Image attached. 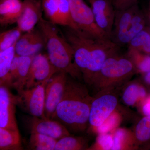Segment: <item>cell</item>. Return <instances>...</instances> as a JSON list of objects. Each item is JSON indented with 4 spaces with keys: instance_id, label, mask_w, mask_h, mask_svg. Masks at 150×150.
<instances>
[{
    "instance_id": "5",
    "label": "cell",
    "mask_w": 150,
    "mask_h": 150,
    "mask_svg": "<svg viewBox=\"0 0 150 150\" xmlns=\"http://www.w3.org/2000/svg\"><path fill=\"white\" fill-rule=\"evenodd\" d=\"M69 3L72 18L79 30L94 39L110 38L98 26L91 7L83 0H69Z\"/></svg>"
},
{
    "instance_id": "21",
    "label": "cell",
    "mask_w": 150,
    "mask_h": 150,
    "mask_svg": "<svg viewBox=\"0 0 150 150\" xmlns=\"http://www.w3.org/2000/svg\"><path fill=\"white\" fill-rule=\"evenodd\" d=\"M88 140L83 136L71 135L58 140L55 146V150H88Z\"/></svg>"
},
{
    "instance_id": "17",
    "label": "cell",
    "mask_w": 150,
    "mask_h": 150,
    "mask_svg": "<svg viewBox=\"0 0 150 150\" xmlns=\"http://www.w3.org/2000/svg\"><path fill=\"white\" fill-rule=\"evenodd\" d=\"M138 4L124 10H115L111 40L118 46L123 45L124 39L134 13L139 8Z\"/></svg>"
},
{
    "instance_id": "11",
    "label": "cell",
    "mask_w": 150,
    "mask_h": 150,
    "mask_svg": "<svg viewBox=\"0 0 150 150\" xmlns=\"http://www.w3.org/2000/svg\"><path fill=\"white\" fill-rule=\"evenodd\" d=\"M60 72L51 64L48 55L39 54L33 58L25 88H30L49 80Z\"/></svg>"
},
{
    "instance_id": "26",
    "label": "cell",
    "mask_w": 150,
    "mask_h": 150,
    "mask_svg": "<svg viewBox=\"0 0 150 150\" xmlns=\"http://www.w3.org/2000/svg\"><path fill=\"white\" fill-rule=\"evenodd\" d=\"M146 27L144 14L139 8L135 12L131 20V24L124 39L123 45H128L134 36Z\"/></svg>"
},
{
    "instance_id": "32",
    "label": "cell",
    "mask_w": 150,
    "mask_h": 150,
    "mask_svg": "<svg viewBox=\"0 0 150 150\" xmlns=\"http://www.w3.org/2000/svg\"><path fill=\"white\" fill-rule=\"evenodd\" d=\"M59 0H43L42 7L46 17L54 24H58Z\"/></svg>"
},
{
    "instance_id": "27",
    "label": "cell",
    "mask_w": 150,
    "mask_h": 150,
    "mask_svg": "<svg viewBox=\"0 0 150 150\" xmlns=\"http://www.w3.org/2000/svg\"><path fill=\"white\" fill-rule=\"evenodd\" d=\"M58 140L46 135L39 134H31L29 142L30 149L53 150Z\"/></svg>"
},
{
    "instance_id": "33",
    "label": "cell",
    "mask_w": 150,
    "mask_h": 150,
    "mask_svg": "<svg viewBox=\"0 0 150 150\" xmlns=\"http://www.w3.org/2000/svg\"><path fill=\"white\" fill-rule=\"evenodd\" d=\"M150 35L149 27H146L134 36L128 44V48L140 51L143 44Z\"/></svg>"
},
{
    "instance_id": "3",
    "label": "cell",
    "mask_w": 150,
    "mask_h": 150,
    "mask_svg": "<svg viewBox=\"0 0 150 150\" xmlns=\"http://www.w3.org/2000/svg\"><path fill=\"white\" fill-rule=\"evenodd\" d=\"M137 74L130 59L119 51L108 57L90 86L96 91L120 87Z\"/></svg>"
},
{
    "instance_id": "1",
    "label": "cell",
    "mask_w": 150,
    "mask_h": 150,
    "mask_svg": "<svg viewBox=\"0 0 150 150\" xmlns=\"http://www.w3.org/2000/svg\"><path fill=\"white\" fill-rule=\"evenodd\" d=\"M93 100L86 85L68 76L63 97L51 119L62 123L70 132L85 133Z\"/></svg>"
},
{
    "instance_id": "18",
    "label": "cell",
    "mask_w": 150,
    "mask_h": 150,
    "mask_svg": "<svg viewBox=\"0 0 150 150\" xmlns=\"http://www.w3.org/2000/svg\"><path fill=\"white\" fill-rule=\"evenodd\" d=\"M23 8L20 0H1L0 23L6 25L17 22Z\"/></svg>"
},
{
    "instance_id": "23",
    "label": "cell",
    "mask_w": 150,
    "mask_h": 150,
    "mask_svg": "<svg viewBox=\"0 0 150 150\" xmlns=\"http://www.w3.org/2000/svg\"><path fill=\"white\" fill-rule=\"evenodd\" d=\"M19 130L0 127V150H22Z\"/></svg>"
},
{
    "instance_id": "16",
    "label": "cell",
    "mask_w": 150,
    "mask_h": 150,
    "mask_svg": "<svg viewBox=\"0 0 150 150\" xmlns=\"http://www.w3.org/2000/svg\"><path fill=\"white\" fill-rule=\"evenodd\" d=\"M21 15L17 22V27L22 32H30L42 17L41 4L36 0H25Z\"/></svg>"
},
{
    "instance_id": "8",
    "label": "cell",
    "mask_w": 150,
    "mask_h": 150,
    "mask_svg": "<svg viewBox=\"0 0 150 150\" xmlns=\"http://www.w3.org/2000/svg\"><path fill=\"white\" fill-rule=\"evenodd\" d=\"M49 80L22 91L16 96L17 105L31 116L47 118L44 114L45 89Z\"/></svg>"
},
{
    "instance_id": "4",
    "label": "cell",
    "mask_w": 150,
    "mask_h": 150,
    "mask_svg": "<svg viewBox=\"0 0 150 150\" xmlns=\"http://www.w3.org/2000/svg\"><path fill=\"white\" fill-rule=\"evenodd\" d=\"M121 87L103 90L94 96L87 132L95 134L97 129L117 109Z\"/></svg>"
},
{
    "instance_id": "20",
    "label": "cell",
    "mask_w": 150,
    "mask_h": 150,
    "mask_svg": "<svg viewBox=\"0 0 150 150\" xmlns=\"http://www.w3.org/2000/svg\"><path fill=\"white\" fill-rule=\"evenodd\" d=\"M132 131L138 150L150 143V116H143L137 121Z\"/></svg>"
},
{
    "instance_id": "2",
    "label": "cell",
    "mask_w": 150,
    "mask_h": 150,
    "mask_svg": "<svg viewBox=\"0 0 150 150\" xmlns=\"http://www.w3.org/2000/svg\"><path fill=\"white\" fill-rule=\"evenodd\" d=\"M39 29L44 37L50 62L60 71L64 72L75 79L81 81L82 76L75 64L73 48L67 39L62 38L54 23L41 17Z\"/></svg>"
},
{
    "instance_id": "24",
    "label": "cell",
    "mask_w": 150,
    "mask_h": 150,
    "mask_svg": "<svg viewBox=\"0 0 150 150\" xmlns=\"http://www.w3.org/2000/svg\"><path fill=\"white\" fill-rule=\"evenodd\" d=\"M126 55L133 63L137 74L141 75L150 71V55L128 48Z\"/></svg>"
},
{
    "instance_id": "34",
    "label": "cell",
    "mask_w": 150,
    "mask_h": 150,
    "mask_svg": "<svg viewBox=\"0 0 150 150\" xmlns=\"http://www.w3.org/2000/svg\"><path fill=\"white\" fill-rule=\"evenodd\" d=\"M19 56L16 54L14 57L9 74L8 87H11L16 80L18 69Z\"/></svg>"
},
{
    "instance_id": "28",
    "label": "cell",
    "mask_w": 150,
    "mask_h": 150,
    "mask_svg": "<svg viewBox=\"0 0 150 150\" xmlns=\"http://www.w3.org/2000/svg\"><path fill=\"white\" fill-rule=\"evenodd\" d=\"M58 24L79 30L73 21L70 11L69 0H59L58 13Z\"/></svg>"
},
{
    "instance_id": "7",
    "label": "cell",
    "mask_w": 150,
    "mask_h": 150,
    "mask_svg": "<svg viewBox=\"0 0 150 150\" xmlns=\"http://www.w3.org/2000/svg\"><path fill=\"white\" fill-rule=\"evenodd\" d=\"M66 38L74 51L75 64L81 74H85L94 38L90 37L80 30L69 28L65 33Z\"/></svg>"
},
{
    "instance_id": "19",
    "label": "cell",
    "mask_w": 150,
    "mask_h": 150,
    "mask_svg": "<svg viewBox=\"0 0 150 150\" xmlns=\"http://www.w3.org/2000/svg\"><path fill=\"white\" fill-rule=\"evenodd\" d=\"M111 133L113 139V144L111 150H138L135 144L132 130L119 127Z\"/></svg>"
},
{
    "instance_id": "9",
    "label": "cell",
    "mask_w": 150,
    "mask_h": 150,
    "mask_svg": "<svg viewBox=\"0 0 150 150\" xmlns=\"http://www.w3.org/2000/svg\"><path fill=\"white\" fill-rule=\"evenodd\" d=\"M68 75L64 72H59L51 78L46 85L44 114L47 119H52L63 97Z\"/></svg>"
},
{
    "instance_id": "29",
    "label": "cell",
    "mask_w": 150,
    "mask_h": 150,
    "mask_svg": "<svg viewBox=\"0 0 150 150\" xmlns=\"http://www.w3.org/2000/svg\"><path fill=\"white\" fill-rule=\"evenodd\" d=\"M123 120L122 112L119 109V105L117 109L100 126L96 131V134L109 133L112 132L116 128L119 127Z\"/></svg>"
},
{
    "instance_id": "35",
    "label": "cell",
    "mask_w": 150,
    "mask_h": 150,
    "mask_svg": "<svg viewBox=\"0 0 150 150\" xmlns=\"http://www.w3.org/2000/svg\"><path fill=\"white\" fill-rule=\"evenodd\" d=\"M115 10H124L138 4V0H112Z\"/></svg>"
},
{
    "instance_id": "31",
    "label": "cell",
    "mask_w": 150,
    "mask_h": 150,
    "mask_svg": "<svg viewBox=\"0 0 150 150\" xmlns=\"http://www.w3.org/2000/svg\"><path fill=\"white\" fill-rule=\"evenodd\" d=\"M95 142L88 150H111L113 139L111 132L97 134Z\"/></svg>"
},
{
    "instance_id": "37",
    "label": "cell",
    "mask_w": 150,
    "mask_h": 150,
    "mask_svg": "<svg viewBox=\"0 0 150 150\" xmlns=\"http://www.w3.org/2000/svg\"><path fill=\"white\" fill-rule=\"evenodd\" d=\"M139 79L150 92V71L141 75Z\"/></svg>"
},
{
    "instance_id": "39",
    "label": "cell",
    "mask_w": 150,
    "mask_h": 150,
    "mask_svg": "<svg viewBox=\"0 0 150 150\" xmlns=\"http://www.w3.org/2000/svg\"><path fill=\"white\" fill-rule=\"evenodd\" d=\"M149 16L150 18V0H149Z\"/></svg>"
},
{
    "instance_id": "38",
    "label": "cell",
    "mask_w": 150,
    "mask_h": 150,
    "mask_svg": "<svg viewBox=\"0 0 150 150\" xmlns=\"http://www.w3.org/2000/svg\"><path fill=\"white\" fill-rule=\"evenodd\" d=\"M141 150H150V142L140 149Z\"/></svg>"
},
{
    "instance_id": "10",
    "label": "cell",
    "mask_w": 150,
    "mask_h": 150,
    "mask_svg": "<svg viewBox=\"0 0 150 150\" xmlns=\"http://www.w3.org/2000/svg\"><path fill=\"white\" fill-rule=\"evenodd\" d=\"M25 118V125L30 134H43L57 140L71 135L64 125L56 120L34 116Z\"/></svg>"
},
{
    "instance_id": "13",
    "label": "cell",
    "mask_w": 150,
    "mask_h": 150,
    "mask_svg": "<svg viewBox=\"0 0 150 150\" xmlns=\"http://www.w3.org/2000/svg\"><path fill=\"white\" fill-rule=\"evenodd\" d=\"M16 97L11 93L8 87L0 86V127L18 130L16 119Z\"/></svg>"
},
{
    "instance_id": "14",
    "label": "cell",
    "mask_w": 150,
    "mask_h": 150,
    "mask_svg": "<svg viewBox=\"0 0 150 150\" xmlns=\"http://www.w3.org/2000/svg\"><path fill=\"white\" fill-rule=\"evenodd\" d=\"M45 40L40 30H33L21 35L15 46L16 54L18 56H34L43 48Z\"/></svg>"
},
{
    "instance_id": "12",
    "label": "cell",
    "mask_w": 150,
    "mask_h": 150,
    "mask_svg": "<svg viewBox=\"0 0 150 150\" xmlns=\"http://www.w3.org/2000/svg\"><path fill=\"white\" fill-rule=\"evenodd\" d=\"M98 27L111 38L115 9L112 0H88Z\"/></svg>"
},
{
    "instance_id": "25",
    "label": "cell",
    "mask_w": 150,
    "mask_h": 150,
    "mask_svg": "<svg viewBox=\"0 0 150 150\" xmlns=\"http://www.w3.org/2000/svg\"><path fill=\"white\" fill-rule=\"evenodd\" d=\"M15 44L4 51H0V84L8 87L9 74L15 56Z\"/></svg>"
},
{
    "instance_id": "22",
    "label": "cell",
    "mask_w": 150,
    "mask_h": 150,
    "mask_svg": "<svg viewBox=\"0 0 150 150\" xmlns=\"http://www.w3.org/2000/svg\"><path fill=\"white\" fill-rule=\"evenodd\" d=\"M34 56H19L17 76L11 86L16 90L18 93L25 88L33 58Z\"/></svg>"
},
{
    "instance_id": "36",
    "label": "cell",
    "mask_w": 150,
    "mask_h": 150,
    "mask_svg": "<svg viewBox=\"0 0 150 150\" xmlns=\"http://www.w3.org/2000/svg\"><path fill=\"white\" fill-rule=\"evenodd\" d=\"M137 108L143 116H150V93L145 99L138 104Z\"/></svg>"
},
{
    "instance_id": "40",
    "label": "cell",
    "mask_w": 150,
    "mask_h": 150,
    "mask_svg": "<svg viewBox=\"0 0 150 150\" xmlns=\"http://www.w3.org/2000/svg\"><path fill=\"white\" fill-rule=\"evenodd\" d=\"M149 29H150V27H149Z\"/></svg>"
},
{
    "instance_id": "6",
    "label": "cell",
    "mask_w": 150,
    "mask_h": 150,
    "mask_svg": "<svg viewBox=\"0 0 150 150\" xmlns=\"http://www.w3.org/2000/svg\"><path fill=\"white\" fill-rule=\"evenodd\" d=\"M119 46L110 38L96 39L92 47L88 66L83 79L86 85H91L108 57L119 51Z\"/></svg>"
},
{
    "instance_id": "30",
    "label": "cell",
    "mask_w": 150,
    "mask_h": 150,
    "mask_svg": "<svg viewBox=\"0 0 150 150\" xmlns=\"http://www.w3.org/2000/svg\"><path fill=\"white\" fill-rule=\"evenodd\" d=\"M22 31L16 28L4 31L0 35V51H4L15 44L21 36Z\"/></svg>"
},
{
    "instance_id": "15",
    "label": "cell",
    "mask_w": 150,
    "mask_h": 150,
    "mask_svg": "<svg viewBox=\"0 0 150 150\" xmlns=\"http://www.w3.org/2000/svg\"><path fill=\"white\" fill-rule=\"evenodd\" d=\"M150 92L139 79L129 81L121 87L120 96L126 106L137 107L149 95Z\"/></svg>"
}]
</instances>
